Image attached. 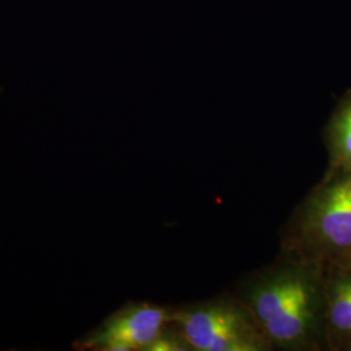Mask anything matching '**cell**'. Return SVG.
I'll use <instances>...</instances> for the list:
<instances>
[{
  "label": "cell",
  "mask_w": 351,
  "mask_h": 351,
  "mask_svg": "<svg viewBox=\"0 0 351 351\" xmlns=\"http://www.w3.org/2000/svg\"><path fill=\"white\" fill-rule=\"evenodd\" d=\"M274 350L326 351V269L280 252L233 291Z\"/></svg>",
  "instance_id": "6da1fadb"
},
{
  "label": "cell",
  "mask_w": 351,
  "mask_h": 351,
  "mask_svg": "<svg viewBox=\"0 0 351 351\" xmlns=\"http://www.w3.org/2000/svg\"><path fill=\"white\" fill-rule=\"evenodd\" d=\"M323 269L351 267V172L328 165L281 233V251Z\"/></svg>",
  "instance_id": "7a4b0ae2"
},
{
  "label": "cell",
  "mask_w": 351,
  "mask_h": 351,
  "mask_svg": "<svg viewBox=\"0 0 351 351\" xmlns=\"http://www.w3.org/2000/svg\"><path fill=\"white\" fill-rule=\"evenodd\" d=\"M324 143L328 165L351 172V88L339 98L326 123Z\"/></svg>",
  "instance_id": "8992f818"
},
{
  "label": "cell",
  "mask_w": 351,
  "mask_h": 351,
  "mask_svg": "<svg viewBox=\"0 0 351 351\" xmlns=\"http://www.w3.org/2000/svg\"><path fill=\"white\" fill-rule=\"evenodd\" d=\"M172 324L191 351H272L250 308L234 293L172 310Z\"/></svg>",
  "instance_id": "3957f363"
},
{
  "label": "cell",
  "mask_w": 351,
  "mask_h": 351,
  "mask_svg": "<svg viewBox=\"0 0 351 351\" xmlns=\"http://www.w3.org/2000/svg\"><path fill=\"white\" fill-rule=\"evenodd\" d=\"M173 307L129 302L101 326L77 341L75 349L93 351H150L172 322Z\"/></svg>",
  "instance_id": "277c9868"
},
{
  "label": "cell",
  "mask_w": 351,
  "mask_h": 351,
  "mask_svg": "<svg viewBox=\"0 0 351 351\" xmlns=\"http://www.w3.org/2000/svg\"><path fill=\"white\" fill-rule=\"evenodd\" d=\"M326 351H351V267L326 271Z\"/></svg>",
  "instance_id": "5b68a950"
}]
</instances>
